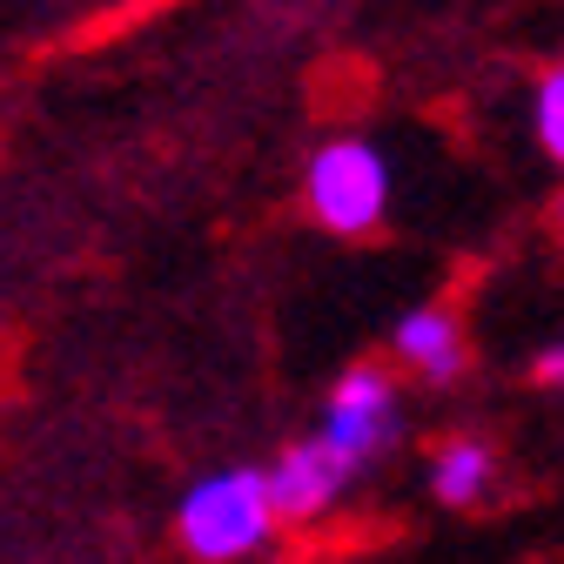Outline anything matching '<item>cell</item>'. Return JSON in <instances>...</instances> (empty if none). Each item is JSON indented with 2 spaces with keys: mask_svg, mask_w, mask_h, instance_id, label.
<instances>
[{
  "mask_svg": "<svg viewBox=\"0 0 564 564\" xmlns=\"http://www.w3.org/2000/svg\"><path fill=\"white\" fill-rule=\"evenodd\" d=\"M316 437L349 464V470H370L390 457V444L403 437V390L390 370L377 364H357V370H343L336 390L323 397V416H316Z\"/></svg>",
  "mask_w": 564,
  "mask_h": 564,
  "instance_id": "3957f363",
  "label": "cell"
},
{
  "mask_svg": "<svg viewBox=\"0 0 564 564\" xmlns=\"http://www.w3.org/2000/svg\"><path fill=\"white\" fill-rule=\"evenodd\" d=\"M531 121H538V149L564 169V67L538 82V101H531Z\"/></svg>",
  "mask_w": 564,
  "mask_h": 564,
  "instance_id": "52a82bcc",
  "label": "cell"
},
{
  "mask_svg": "<svg viewBox=\"0 0 564 564\" xmlns=\"http://www.w3.org/2000/svg\"><path fill=\"white\" fill-rule=\"evenodd\" d=\"M275 538H282V518L269 498V464L202 470L175 505V544L195 564H256Z\"/></svg>",
  "mask_w": 564,
  "mask_h": 564,
  "instance_id": "6da1fadb",
  "label": "cell"
},
{
  "mask_svg": "<svg viewBox=\"0 0 564 564\" xmlns=\"http://www.w3.org/2000/svg\"><path fill=\"white\" fill-rule=\"evenodd\" d=\"M423 484H431V498L444 511H484L490 498H498V484H505V451L484 431H451V437H437L431 477Z\"/></svg>",
  "mask_w": 564,
  "mask_h": 564,
  "instance_id": "5b68a950",
  "label": "cell"
},
{
  "mask_svg": "<svg viewBox=\"0 0 564 564\" xmlns=\"http://www.w3.org/2000/svg\"><path fill=\"white\" fill-rule=\"evenodd\" d=\"M303 202L329 236H370L390 216V162L357 134H336L310 155Z\"/></svg>",
  "mask_w": 564,
  "mask_h": 564,
  "instance_id": "7a4b0ae2",
  "label": "cell"
},
{
  "mask_svg": "<svg viewBox=\"0 0 564 564\" xmlns=\"http://www.w3.org/2000/svg\"><path fill=\"white\" fill-rule=\"evenodd\" d=\"M390 349H397L403 370H416L423 383H437V390L457 383V377L470 370L464 323H457V310H444V303H416V310H403L397 329H390Z\"/></svg>",
  "mask_w": 564,
  "mask_h": 564,
  "instance_id": "8992f818",
  "label": "cell"
},
{
  "mask_svg": "<svg viewBox=\"0 0 564 564\" xmlns=\"http://www.w3.org/2000/svg\"><path fill=\"white\" fill-rule=\"evenodd\" d=\"M349 484H357V470H349L316 431L296 437V444H282V451L269 457V498H275L282 531H310V524H323V518L349 498Z\"/></svg>",
  "mask_w": 564,
  "mask_h": 564,
  "instance_id": "277c9868",
  "label": "cell"
},
{
  "mask_svg": "<svg viewBox=\"0 0 564 564\" xmlns=\"http://www.w3.org/2000/svg\"><path fill=\"white\" fill-rule=\"evenodd\" d=\"M551 236H557V242H564V195H557V202H551Z\"/></svg>",
  "mask_w": 564,
  "mask_h": 564,
  "instance_id": "9c48e42d",
  "label": "cell"
},
{
  "mask_svg": "<svg viewBox=\"0 0 564 564\" xmlns=\"http://www.w3.org/2000/svg\"><path fill=\"white\" fill-rule=\"evenodd\" d=\"M538 383H564V343H551L538 357Z\"/></svg>",
  "mask_w": 564,
  "mask_h": 564,
  "instance_id": "ba28073f",
  "label": "cell"
}]
</instances>
